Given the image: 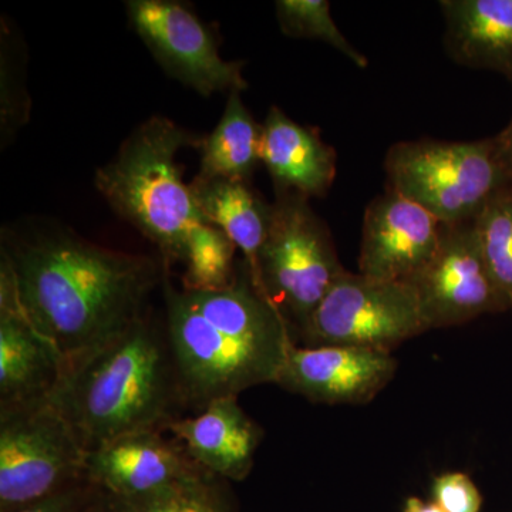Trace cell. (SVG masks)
Listing matches in <instances>:
<instances>
[{"instance_id": "cell-1", "label": "cell", "mask_w": 512, "mask_h": 512, "mask_svg": "<svg viewBox=\"0 0 512 512\" xmlns=\"http://www.w3.org/2000/svg\"><path fill=\"white\" fill-rule=\"evenodd\" d=\"M165 265L66 231L5 235L0 278L64 365L100 348L147 312ZM64 367V366H63Z\"/></svg>"}, {"instance_id": "cell-2", "label": "cell", "mask_w": 512, "mask_h": 512, "mask_svg": "<svg viewBox=\"0 0 512 512\" xmlns=\"http://www.w3.org/2000/svg\"><path fill=\"white\" fill-rule=\"evenodd\" d=\"M164 326L185 409L276 383L295 339L281 311L255 285L245 261L215 291L180 289L164 278Z\"/></svg>"}, {"instance_id": "cell-3", "label": "cell", "mask_w": 512, "mask_h": 512, "mask_svg": "<svg viewBox=\"0 0 512 512\" xmlns=\"http://www.w3.org/2000/svg\"><path fill=\"white\" fill-rule=\"evenodd\" d=\"M50 403L87 451L126 434L165 430L185 409L164 323L144 313L63 367Z\"/></svg>"}, {"instance_id": "cell-4", "label": "cell", "mask_w": 512, "mask_h": 512, "mask_svg": "<svg viewBox=\"0 0 512 512\" xmlns=\"http://www.w3.org/2000/svg\"><path fill=\"white\" fill-rule=\"evenodd\" d=\"M202 141L204 137L174 121L154 116L96 171L97 191L121 218L157 245L164 265L184 262L192 229L208 222L177 163L183 148H201Z\"/></svg>"}, {"instance_id": "cell-5", "label": "cell", "mask_w": 512, "mask_h": 512, "mask_svg": "<svg viewBox=\"0 0 512 512\" xmlns=\"http://www.w3.org/2000/svg\"><path fill=\"white\" fill-rule=\"evenodd\" d=\"M384 170L392 190L446 225L476 220L512 191L494 138L397 143L387 153Z\"/></svg>"}, {"instance_id": "cell-6", "label": "cell", "mask_w": 512, "mask_h": 512, "mask_svg": "<svg viewBox=\"0 0 512 512\" xmlns=\"http://www.w3.org/2000/svg\"><path fill=\"white\" fill-rule=\"evenodd\" d=\"M346 269L325 222L298 192L278 191L258 256L256 286L299 333Z\"/></svg>"}, {"instance_id": "cell-7", "label": "cell", "mask_w": 512, "mask_h": 512, "mask_svg": "<svg viewBox=\"0 0 512 512\" xmlns=\"http://www.w3.org/2000/svg\"><path fill=\"white\" fill-rule=\"evenodd\" d=\"M86 447L49 400L0 410V512L86 481Z\"/></svg>"}, {"instance_id": "cell-8", "label": "cell", "mask_w": 512, "mask_h": 512, "mask_svg": "<svg viewBox=\"0 0 512 512\" xmlns=\"http://www.w3.org/2000/svg\"><path fill=\"white\" fill-rule=\"evenodd\" d=\"M427 330L412 285L345 271L330 286L298 336L305 348L352 346L392 353Z\"/></svg>"}, {"instance_id": "cell-9", "label": "cell", "mask_w": 512, "mask_h": 512, "mask_svg": "<svg viewBox=\"0 0 512 512\" xmlns=\"http://www.w3.org/2000/svg\"><path fill=\"white\" fill-rule=\"evenodd\" d=\"M128 19L154 59L178 82L202 96L248 89L244 62H228L207 26L173 0H130Z\"/></svg>"}, {"instance_id": "cell-10", "label": "cell", "mask_w": 512, "mask_h": 512, "mask_svg": "<svg viewBox=\"0 0 512 512\" xmlns=\"http://www.w3.org/2000/svg\"><path fill=\"white\" fill-rule=\"evenodd\" d=\"M474 221L443 224L439 251L407 282L419 298L429 329L450 328L487 313L508 311L488 271Z\"/></svg>"}, {"instance_id": "cell-11", "label": "cell", "mask_w": 512, "mask_h": 512, "mask_svg": "<svg viewBox=\"0 0 512 512\" xmlns=\"http://www.w3.org/2000/svg\"><path fill=\"white\" fill-rule=\"evenodd\" d=\"M441 237L433 214L390 188L366 208L359 274L407 284L434 258Z\"/></svg>"}, {"instance_id": "cell-12", "label": "cell", "mask_w": 512, "mask_h": 512, "mask_svg": "<svg viewBox=\"0 0 512 512\" xmlns=\"http://www.w3.org/2000/svg\"><path fill=\"white\" fill-rule=\"evenodd\" d=\"M396 370L392 353L293 343L275 384L313 403L365 404L392 382Z\"/></svg>"}, {"instance_id": "cell-13", "label": "cell", "mask_w": 512, "mask_h": 512, "mask_svg": "<svg viewBox=\"0 0 512 512\" xmlns=\"http://www.w3.org/2000/svg\"><path fill=\"white\" fill-rule=\"evenodd\" d=\"M164 433L165 430L138 431L89 451L87 483L111 497H138L204 470L174 437L168 439Z\"/></svg>"}, {"instance_id": "cell-14", "label": "cell", "mask_w": 512, "mask_h": 512, "mask_svg": "<svg viewBox=\"0 0 512 512\" xmlns=\"http://www.w3.org/2000/svg\"><path fill=\"white\" fill-rule=\"evenodd\" d=\"M194 463L225 481H244L254 467L264 431L239 406L238 397L212 400L167 429Z\"/></svg>"}, {"instance_id": "cell-15", "label": "cell", "mask_w": 512, "mask_h": 512, "mask_svg": "<svg viewBox=\"0 0 512 512\" xmlns=\"http://www.w3.org/2000/svg\"><path fill=\"white\" fill-rule=\"evenodd\" d=\"M63 366L55 346L23 315L0 278V410L49 399Z\"/></svg>"}, {"instance_id": "cell-16", "label": "cell", "mask_w": 512, "mask_h": 512, "mask_svg": "<svg viewBox=\"0 0 512 512\" xmlns=\"http://www.w3.org/2000/svg\"><path fill=\"white\" fill-rule=\"evenodd\" d=\"M261 161L276 191L303 197H325L336 177V153L312 128L289 119L272 107L262 124Z\"/></svg>"}, {"instance_id": "cell-17", "label": "cell", "mask_w": 512, "mask_h": 512, "mask_svg": "<svg viewBox=\"0 0 512 512\" xmlns=\"http://www.w3.org/2000/svg\"><path fill=\"white\" fill-rule=\"evenodd\" d=\"M440 8L450 56L512 82V0H443Z\"/></svg>"}, {"instance_id": "cell-18", "label": "cell", "mask_w": 512, "mask_h": 512, "mask_svg": "<svg viewBox=\"0 0 512 512\" xmlns=\"http://www.w3.org/2000/svg\"><path fill=\"white\" fill-rule=\"evenodd\" d=\"M190 188L205 220L222 229L235 247L241 249L256 282L258 256L271 224L272 204H266L248 180L239 178L197 175Z\"/></svg>"}, {"instance_id": "cell-19", "label": "cell", "mask_w": 512, "mask_h": 512, "mask_svg": "<svg viewBox=\"0 0 512 512\" xmlns=\"http://www.w3.org/2000/svg\"><path fill=\"white\" fill-rule=\"evenodd\" d=\"M241 93H229L220 123L204 137L198 177L249 180L261 161L262 126L252 119Z\"/></svg>"}, {"instance_id": "cell-20", "label": "cell", "mask_w": 512, "mask_h": 512, "mask_svg": "<svg viewBox=\"0 0 512 512\" xmlns=\"http://www.w3.org/2000/svg\"><path fill=\"white\" fill-rule=\"evenodd\" d=\"M87 512H238V507L228 481L202 470L138 497H111L94 488Z\"/></svg>"}, {"instance_id": "cell-21", "label": "cell", "mask_w": 512, "mask_h": 512, "mask_svg": "<svg viewBox=\"0 0 512 512\" xmlns=\"http://www.w3.org/2000/svg\"><path fill=\"white\" fill-rule=\"evenodd\" d=\"M234 242L210 222L192 229L185 249L183 288L215 291L231 284L237 274Z\"/></svg>"}, {"instance_id": "cell-22", "label": "cell", "mask_w": 512, "mask_h": 512, "mask_svg": "<svg viewBox=\"0 0 512 512\" xmlns=\"http://www.w3.org/2000/svg\"><path fill=\"white\" fill-rule=\"evenodd\" d=\"M474 224L491 278L512 311V191L491 202Z\"/></svg>"}, {"instance_id": "cell-23", "label": "cell", "mask_w": 512, "mask_h": 512, "mask_svg": "<svg viewBox=\"0 0 512 512\" xmlns=\"http://www.w3.org/2000/svg\"><path fill=\"white\" fill-rule=\"evenodd\" d=\"M276 18L286 36L322 40L360 69H365L369 64L333 22L330 3L326 0H279L276 2Z\"/></svg>"}, {"instance_id": "cell-24", "label": "cell", "mask_w": 512, "mask_h": 512, "mask_svg": "<svg viewBox=\"0 0 512 512\" xmlns=\"http://www.w3.org/2000/svg\"><path fill=\"white\" fill-rule=\"evenodd\" d=\"M433 501L446 512H481L483 495L470 476L451 471L434 478L431 485Z\"/></svg>"}, {"instance_id": "cell-25", "label": "cell", "mask_w": 512, "mask_h": 512, "mask_svg": "<svg viewBox=\"0 0 512 512\" xmlns=\"http://www.w3.org/2000/svg\"><path fill=\"white\" fill-rule=\"evenodd\" d=\"M93 495L92 485L83 481L18 512H87Z\"/></svg>"}, {"instance_id": "cell-26", "label": "cell", "mask_w": 512, "mask_h": 512, "mask_svg": "<svg viewBox=\"0 0 512 512\" xmlns=\"http://www.w3.org/2000/svg\"><path fill=\"white\" fill-rule=\"evenodd\" d=\"M493 138L498 156H500L501 163L504 165L505 173H507L512 184V119L510 124L498 136Z\"/></svg>"}, {"instance_id": "cell-27", "label": "cell", "mask_w": 512, "mask_h": 512, "mask_svg": "<svg viewBox=\"0 0 512 512\" xmlns=\"http://www.w3.org/2000/svg\"><path fill=\"white\" fill-rule=\"evenodd\" d=\"M402 512H446L434 501H424L419 497H409L404 501Z\"/></svg>"}]
</instances>
